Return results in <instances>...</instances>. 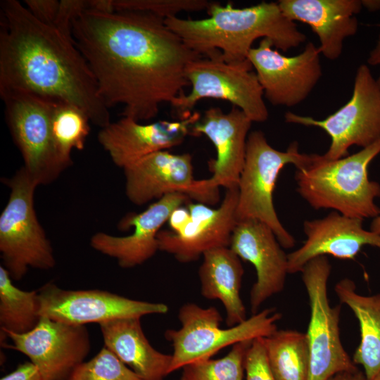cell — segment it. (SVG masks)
Segmentation results:
<instances>
[{
	"label": "cell",
	"instance_id": "cell-34",
	"mask_svg": "<svg viewBox=\"0 0 380 380\" xmlns=\"http://www.w3.org/2000/svg\"><path fill=\"white\" fill-rule=\"evenodd\" d=\"M25 6L40 22L53 25L58 12L60 1L57 0H25Z\"/></svg>",
	"mask_w": 380,
	"mask_h": 380
},
{
	"label": "cell",
	"instance_id": "cell-32",
	"mask_svg": "<svg viewBox=\"0 0 380 380\" xmlns=\"http://www.w3.org/2000/svg\"><path fill=\"white\" fill-rule=\"evenodd\" d=\"M246 380H276L270 367L263 338L254 339L245 358Z\"/></svg>",
	"mask_w": 380,
	"mask_h": 380
},
{
	"label": "cell",
	"instance_id": "cell-21",
	"mask_svg": "<svg viewBox=\"0 0 380 380\" xmlns=\"http://www.w3.org/2000/svg\"><path fill=\"white\" fill-rule=\"evenodd\" d=\"M363 221L336 211L304 221L306 239L300 248L288 253L289 274L300 272L308 261L319 256L352 260L365 246L380 248V235L364 229Z\"/></svg>",
	"mask_w": 380,
	"mask_h": 380
},
{
	"label": "cell",
	"instance_id": "cell-31",
	"mask_svg": "<svg viewBox=\"0 0 380 380\" xmlns=\"http://www.w3.org/2000/svg\"><path fill=\"white\" fill-rule=\"evenodd\" d=\"M206 0H113L115 11H135L152 13L163 19L177 16L182 11L207 10Z\"/></svg>",
	"mask_w": 380,
	"mask_h": 380
},
{
	"label": "cell",
	"instance_id": "cell-14",
	"mask_svg": "<svg viewBox=\"0 0 380 380\" xmlns=\"http://www.w3.org/2000/svg\"><path fill=\"white\" fill-rule=\"evenodd\" d=\"M11 340L8 347L26 355L39 370L43 380H68L91 349L84 325L69 324L41 317L30 331L3 333Z\"/></svg>",
	"mask_w": 380,
	"mask_h": 380
},
{
	"label": "cell",
	"instance_id": "cell-41",
	"mask_svg": "<svg viewBox=\"0 0 380 380\" xmlns=\"http://www.w3.org/2000/svg\"><path fill=\"white\" fill-rule=\"evenodd\" d=\"M365 380H380V372L374 375L373 377Z\"/></svg>",
	"mask_w": 380,
	"mask_h": 380
},
{
	"label": "cell",
	"instance_id": "cell-17",
	"mask_svg": "<svg viewBox=\"0 0 380 380\" xmlns=\"http://www.w3.org/2000/svg\"><path fill=\"white\" fill-rule=\"evenodd\" d=\"M201 118L198 112L177 121L158 120L141 124L122 118L101 128L97 139L113 163L123 170L152 153L181 144L192 134L193 125Z\"/></svg>",
	"mask_w": 380,
	"mask_h": 380
},
{
	"label": "cell",
	"instance_id": "cell-23",
	"mask_svg": "<svg viewBox=\"0 0 380 380\" xmlns=\"http://www.w3.org/2000/svg\"><path fill=\"white\" fill-rule=\"evenodd\" d=\"M141 318L118 319L99 324L104 346L143 380H164L172 355L155 349L145 336Z\"/></svg>",
	"mask_w": 380,
	"mask_h": 380
},
{
	"label": "cell",
	"instance_id": "cell-5",
	"mask_svg": "<svg viewBox=\"0 0 380 380\" xmlns=\"http://www.w3.org/2000/svg\"><path fill=\"white\" fill-rule=\"evenodd\" d=\"M314 154L300 153L297 141L290 144L285 151H278L270 145L262 132H251L238 183L237 221H260L270 227L284 248H293L296 240L278 217L273 194L278 176L286 165L293 164L296 170L305 168Z\"/></svg>",
	"mask_w": 380,
	"mask_h": 380
},
{
	"label": "cell",
	"instance_id": "cell-18",
	"mask_svg": "<svg viewBox=\"0 0 380 380\" xmlns=\"http://www.w3.org/2000/svg\"><path fill=\"white\" fill-rule=\"evenodd\" d=\"M125 194L137 205L166 194L181 193L207 205L201 179L193 175L189 153L174 154L167 150L147 155L124 170Z\"/></svg>",
	"mask_w": 380,
	"mask_h": 380
},
{
	"label": "cell",
	"instance_id": "cell-3",
	"mask_svg": "<svg viewBox=\"0 0 380 380\" xmlns=\"http://www.w3.org/2000/svg\"><path fill=\"white\" fill-rule=\"evenodd\" d=\"M208 18L164 19L166 26L191 50L203 57L220 58L229 63L248 60L252 44L258 38L270 39L273 46L286 52L299 46L306 36L288 18L277 2L261 3L242 8L210 2Z\"/></svg>",
	"mask_w": 380,
	"mask_h": 380
},
{
	"label": "cell",
	"instance_id": "cell-33",
	"mask_svg": "<svg viewBox=\"0 0 380 380\" xmlns=\"http://www.w3.org/2000/svg\"><path fill=\"white\" fill-rule=\"evenodd\" d=\"M89 8V1H60L58 12L53 26L66 37L73 39L72 36V20Z\"/></svg>",
	"mask_w": 380,
	"mask_h": 380
},
{
	"label": "cell",
	"instance_id": "cell-27",
	"mask_svg": "<svg viewBox=\"0 0 380 380\" xmlns=\"http://www.w3.org/2000/svg\"><path fill=\"white\" fill-rule=\"evenodd\" d=\"M38 291H23L13 284L8 271L0 266V326L3 333H27L38 324Z\"/></svg>",
	"mask_w": 380,
	"mask_h": 380
},
{
	"label": "cell",
	"instance_id": "cell-19",
	"mask_svg": "<svg viewBox=\"0 0 380 380\" xmlns=\"http://www.w3.org/2000/svg\"><path fill=\"white\" fill-rule=\"evenodd\" d=\"M229 248L255 267L256 281L250 292V305L255 314L264 302L284 289L289 274L288 254L270 227L254 220L238 221Z\"/></svg>",
	"mask_w": 380,
	"mask_h": 380
},
{
	"label": "cell",
	"instance_id": "cell-12",
	"mask_svg": "<svg viewBox=\"0 0 380 380\" xmlns=\"http://www.w3.org/2000/svg\"><path fill=\"white\" fill-rule=\"evenodd\" d=\"M38 293L41 317L75 325L163 315L169 310L162 303L131 299L99 289L66 290L53 282L40 287Z\"/></svg>",
	"mask_w": 380,
	"mask_h": 380
},
{
	"label": "cell",
	"instance_id": "cell-40",
	"mask_svg": "<svg viewBox=\"0 0 380 380\" xmlns=\"http://www.w3.org/2000/svg\"><path fill=\"white\" fill-rule=\"evenodd\" d=\"M369 229L380 235V213L372 219Z\"/></svg>",
	"mask_w": 380,
	"mask_h": 380
},
{
	"label": "cell",
	"instance_id": "cell-25",
	"mask_svg": "<svg viewBox=\"0 0 380 380\" xmlns=\"http://www.w3.org/2000/svg\"><path fill=\"white\" fill-rule=\"evenodd\" d=\"M334 290L359 322L360 341L352 360L362 367L365 379H370L380 372V293L360 294L355 282L348 278L340 280Z\"/></svg>",
	"mask_w": 380,
	"mask_h": 380
},
{
	"label": "cell",
	"instance_id": "cell-36",
	"mask_svg": "<svg viewBox=\"0 0 380 380\" xmlns=\"http://www.w3.org/2000/svg\"><path fill=\"white\" fill-rule=\"evenodd\" d=\"M190 213L188 209L182 206L177 208L171 214L167 222L171 229V232L177 233L180 232L189 222Z\"/></svg>",
	"mask_w": 380,
	"mask_h": 380
},
{
	"label": "cell",
	"instance_id": "cell-38",
	"mask_svg": "<svg viewBox=\"0 0 380 380\" xmlns=\"http://www.w3.org/2000/svg\"><path fill=\"white\" fill-rule=\"evenodd\" d=\"M329 380H365V376L358 368L337 374Z\"/></svg>",
	"mask_w": 380,
	"mask_h": 380
},
{
	"label": "cell",
	"instance_id": "cell-4",
	"mask_svg": "<svg viewBox=\"0 0 380 380\" xmlns=\"http://www.w3.org/2000/svg\"><path fill=\"white\" fill-rule=\"evenodd\" d=\"M380 154V139L352 155L329 160L315 153L305 168L296 170L298 194L314 209H331L364 220L380 213L375 199L380 198V184L370 180L368 167Z\"/></svg>",
	"mask_w": 380,
	"mask_h": 380
},
{
	"label": "cell",
	"instance_id": "cell-7",
	"mask_svg": "<svg viewBox=\"0 0 380 380\" xmlns=\"http://www.w3.org/2000/svg\"><path fill=\"white\" fill-rule=\"evenodd\" d=\"M6 184L11 191L0 215V254L2 266L11 279L20 281L30 267L49 270L56 261L34 210V194L38 185L23 167Z\"/></svg>",
	"mask_w": 380,
	"mask_h": 380
},
{
	"label": "cell",
	"instance_id": "cell-9",
	"mask_svg": "<svg viewBox=\"0 0 380 380\" xmlns=\"http://www.w3.org/2000/svg\"><path fill=\"white\" fill-rule=\"evenodd\" d=\"M331 270L327 257L319 256L308 261L300 272L310 310L305 333L310 356L308 380H329L337 374L357 368L341 341V305L332 307L329 301Z\"/></svg>",
	"mask_w": 380,
	"mask_h": 380
},
{
	"label": "cell",
	"instance_id": "cell-29",
	"mask_svg": "<svg viewBox=\"0 0 380 380\" xmlns=\"http://www.w3.org/2000/svg\"><path fill=\"white\" fill-rule=\"evenodd\" d=\"M253 341L233 345L221 358H210L185 365L180 380H243L245 358Z\"/></svg>",
	"mask_w": 380,
	"mask_h": 380
},
{
	"label": "cell",
	"instance_id": "cell-10",
	"mask_svg": "<svg viewBox=\"0 0 380 380\" xmlns=\"http://www.w3.org/2000/svg\"><path fill=\"white\" fill-rule=\"evenodd\" d=\"M284 119L287 123L323 129L331 138L324 157L329 160L344 158L349 155L352 146L363 148L380 139V86L369 66L362 64L355 75L350 99L336 112L316 120L289 111Z\"/></svg>",
	"mask_w": 380,
	"mask_h": 380
},
{
	"label": "cell",
	"instance_id": "cell-39",
	"mask_svg": "<svg viewBox=\"0 0 380 380\" xmlns=\"http://www.w3.org/2000/svg\"><path fill=\"white\" fill-rule=\"evenodd\" d=\"M362 4L369 11L380 10V0H362Z\"/></svg>",
	"mask_w": 380,
	"mask_h": 380
},
{
	"label": "cell",
	"instance_id": "cell-20",
	"mask_svg": "<svg viewBox=\"0 0 380 380\" xmlns=\"http://www.w3.org/2000/svg\"><path fill=\"white\" fill-rule=\"evenodd\" d=\"M189 200L181 193L166 194L142 213L123 219L120 229L133 226L132 234L117 236L97 232L91 236L90 245L96 251L115 259L122 268L141 265L159 250L157 236L162 226L175 210L188 204Z\"/></svg>",
	"mask_w": 380,
	"mask_h": 380
},
{
	"label": "cell",
	"instance_id": "cell-1",
	"mask_svg": "<svg viewBox=\"0 0 380 380\" xmlns=\"http://www.w3.org/2000/svg\"><path fill=\"white\" fill-rule=\"evenodd\" d=\"M72 36L105 105L122 104V116L139 122L183 94L187 65L203 57L163 18L143 11L87 9L72 20Z\"/></svg>",
	"mask_w": 380,
	"mask_h": 380
},
{
	"label": "cell",
	"instance_id": "cell-28",
	"mask_svg": "<svg viewBox=\"0 0 380 380\" xmlns=\"http://www.w3.org/2000/svg\"><path fill=\"white\" fill-rule=\"evenodd\" d=\"M89 118L78 106L54 101L51 127L53 148L63 170L72 165V151L83 150L90 131Z\"/></svg>",
	"mask_w": 380,
	"mask_h": 380
},
{
	"label": "cell",
	"instance_id": "cell-6",
	"mask_svg": "<svg viewBox=\"0 0 380 380\" xmlns=\"http://www.w3.org/2000/svg\"><path fill=\"white\" fill-rule=\"evenodd\" d=\"M178 318L180 328L165 332L173 348L170 374L188 364L212 358L229 346L270 336L277 330L281 314L275 308H266L240 324L223 329L222 317L216 308L189 303L179 308Z\"/></svg>",
	"mask_w": 380,
	"mask_h": 380
},
{
	"label": "cell",
	"instance_id": "cell-35",
	"mask_svg": "<svg viewBox=\"0 0 380 380\" xmlns=\"http://www.w3.org/2000/svg\"><path fill=\"white\" fill-rule=\"evenodd\" d=\"M1 380H43L39 369L31 362L19 365L10 374L3 376Z\"/></svg>",
	"mask_w": 380,
	"mask_h": 380
},
{
	"label": "cell",
	"instance_id": "cell-16",
	"mask_svg": "<svg viewBox=\"0 0 380 380\" xmlns=\"http://www.w3.org/2000/svg\"><path fill=\"white\" fill-rule=\"evenodd\" d=\"M238 186L226 189L216 209L201 203H188L189 222L177 233L160 230L157 236L159 250L173 255L181 262H189L210 250L229 247L238 222Z\"/></svg>",
	"mask_w": 380,
	"mask_h": 380
},
{
	"label": "cell",
	"instance_id": "cell-26",
	"mask_svg": "<svg viewBox=\"0 0 380 380\" xmlns=\"http://www.w3.org/2000/svg\"><path fill=\"white\" fill-rule=\"evenodd\" d=\"M276 380H308L310 356L307 336L296 330H277L263 338Z\"/></svg>",
	"mask_w": 380,
	"mask_h": 380
},
{
	"label": "cell",
	"instance_id": "cell-15",
	"mask_svg": "<svg viewBox=\"0 0 380 380\" xmlns=\"http://www.w3.org/2000/svg\"><path fill=\"white\" fill-rule=\"evenodd\" d=\"M252 122L236 106L227 113L220 108L212 107L192 127V135H205L216 150V158L209 162L213 175L201 179V189L213 204L219 201L220 187L228 189L238 186Z\"/></svg>",
	"mask_w": 380,
	"mask_h": 380
},
{
	"label": "cell",
	"instance_id": "cell-2",
	"mask_svg": "<svg viewBox=\"0 0 380 380\" xmlns=\"http://www.w3.org/2000/svg\"><path fill=\"white\" fill-rule=\"evenodd\" d=\"M0 93L21 91L72 103L103 128L110 116L96 79L70 39L17 0L0 4Z\"/></svg>",
	"mask_w": 380,
	"mask_h": 380
},
{
	"label": "cell",
	"instance_id": "cell-30",
	"mask_svg": "<svg viewBox=\"0 0 380 380\" xmlns=\"http://www.w3.org/2000/svg\"><path fill=\"white\" fill-rule=\"evenodd\" d=\"M68 380H143L111 350L103 346L91 359L79 365Z\"/></svg>",
	"mask_w": 380,
	"mask_h": 380
},
{
	"label": "cell",
	"instance_id": "cell-22",
	"mask_svg": "<svg viewBox=\"0 0 380 380\" xmlns=\"http://www.w3.org/2000/svg\"><path fill=\"white\" fill-rule=\"evenodd\" d=\"M283 13L290 20L308 25L319 39L320 53L338 59L346 38L356 34V15L363 8L361 0H279Z\"/></svg>",
	"mask_w": 380,
	"mask_h": 380
},
{
	"label": "cell",
	"instance_id": "cell-24",
	"mask_svg": "<svg viewBox=\"0 0 380 380\" xmlns=\"http://www.w3.org/2000/svg\"><path fill=\"white\" fill-rule=\"evenodd\" d=\"M243 275L240 258L229 247L212 249L203 255L198 270L201 293L206 299L219 300L222 303L228 327L247 319L240 295Z\"/></svg>",
	"mask_w": 380,
	"mask_h": 380
},
{
	"label": "cell",
	"instance_id": "cell-37",
	"mask_svg": "<svg viewBox=\"0 0 380 380\" xmlns=\"http://www.w3.org/2000/svg\"><path fill=\"white\" fill-rule=\"evenodd\" d=\"M376 26L380 28V24H377ZM367 62L369 65H380V34H379V37L375 46L369 53ZM376 80L379 85L380 86V75L378 79H376Z\"/></svg>",
	"mask_w": 380,
	"mask_h": 380
},
{
	"label": "cell",
	"instance_id": "cell-13",
	"mask_svg": "<svg viewBox=\"0 0 380 380\" xmlns=\"http://www.w3.org/2000/svg\"><path fill=\"white\" fill-rule=\"evenodd\" d=\"M272 42L262 39L248 56L262 89L273 106H295L311 93L322 75L320 51L312 42L294 56L273 49Z\"/></svg>",
	"mask_w": 380,
	"mask_h": 380
},
{
	"label": "cell",
	"instance_id": "cell-11",
	"mask_svg": "<svg viewBox=\"0 0 380 380\" xmlns=\"http://www.w3.org/2000/svg\"><path fill=\"white\" fill-rule=\"evenodd\" d=\"M7 123L23 159V167L39 186L63 171L53 148L51 119L54 101L21 91L0 93Z\"/></svg>",
	"mask_w": 380,
	"mask_h": 380
},
{
	"label": "cell",
	"instance_id": "cell-8",
	"mask_svg": "<svg viewBox=\"0 0 380 380\" xmlns=\"http://www.w3.org/2000/svg\"><path fill=\"white\" fill-rule=\"evenodd\" d=\"M253 70L248 59L229 63L221 60L219 56L191 61L186 69V77L191 90L188 94H180L170 103L175 118H187L199 101L215 99L230 102L252 122H265L269 113L262 89Z\"/></svg>",
	"mask_w": 380,
	"mask_h": 380
}]
</instances>
